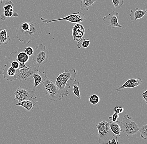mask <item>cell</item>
I'll use <instances>...</instances> for the list:
<instances>
[{
	"instance_id": "6",
	"label": "cell",
	"mask_w": 147,
	"mask_h": 144,
	"mask_svg": "<svg viewBox=\"0 0 147 144\" xmlns=\"http://www.w3.org/2000/svg\"><path fill=\"white\" fill-rule=\"evenodd\" d=\"M43 83L49 97V100L54 102L59 101L62 100L63 97L55 82L48 78Z\"/></svg>"
},
{
	"instance_id": "34",
	"label": "cell",
	"mask_w": 147,
	"mask_h": 144,
	"mask_svg": "<svg viewBox=\"0 0 147 144\" xmlns=\"http://www.w3.org/2000/svg\"><path fill=\"white\" fill-rule=\"evenodd\" d=\"M4 0H0V3H2Z\"/></svg>"
},
{
	"instance_id": "25",
	"label": "cell",
	"mask_w": 147,
	"mask_h": 144,
	"mask_svg": "<svg viewBox=\"0 0 147 144\" xmlns=\"http://www.w3.org/2000/svg\"><path fill=\"white\" fill-rule=\"evenodd\" d=\"M89 100L90 102L93 105H96L99 103L100 100V97L96 94L91 95L89 97Z\"/></svg>"
},
{
	"instance_id": "31",
	"label": "cell",
	"mask_w": 147,
	"mask_h": 144,
	"mask_svg": "<svg viewBox=\"0 0 147 144\" xmlns=\"http://www.w3.org/2000/svg\"><path fill=\"white\" fill-rule=\"evenodd\" d=\"M142 96L143 99L145 100L146 103L147 102V90H145L142 93Z\"/></svg>"
},
{
	"instance_id": "24",
	"label": "cell",
	"mask_w": 147,
	"mask_h": 144,
	"mask_svg": "<svg viewBox=\"0 0 147 144\" xmlns=\"http://www.w3.org/2000/svg\"><path fill=\"white\" fill-rule=\"evenodd\" d=\"M14 4L12 1L10 0H6L5 2L3 10L4 11H13V8Z\"/></svg>"
},
{
	"instance_id": "12",
	"label": "cell",
	"mask_w": 147,
	"mask_h": 144,
	"mask_svg": "<svg viewBox=\"0 0 147 144\" xmlns=\"http://www.w3.org/2000/svg\"><path fill=\"white\" fill-rule=\"evenodd\" d=\"M142 82L141 78H130L127 80L123 84L118 86L116 88L117 92H122L125 89L133 88L140 86Z\"/></svg>"
},
{
	"instance_id": "20",
	"label": "cell",
	"mask_w": 147,
	"mask_h": 144,
	"mask_svg": "<svg viewBox=\"0 0 147 144\" xmlns=\"http://www.w3.org/2000/svg\"><path fill=\"white\" fill-rule=\"evenodd\" d=\"M97 0H81L80 9L82 11H88L90 7L93 5Z\"/></svg>"
},
{
	"instance_id": "13",
	"label": "cell",
	"mask_w": 147,
	"mask_h": 144,
	"mask_svg": "<svg viewBox=\"0 0 147 144\" xmlns=\"http://www.w3.org/2000/svg\"><path fill=\"white\" fill-rule=\"evenodd\" d=\"M85 30L83 25L77 23L74 25L72 28V37L74 41H79L85 34Z\"/></svg>"
},
{
	"instance_id": "18",
	"label": "cell",
	"mask_w": 147,
	"mask_h": 144,
	"mask_svg": "<svg viewBox=\"0 0 147 144\" xmlns=\"http://www.w3.org/2000/svg\"><path fill=\"white\" fill-rule=\"evenodd\" d=\"M110 130L113 132L115 135H116L117 137L120 136V133L121 132V127L117 121L113 122L110 121L108 122Z\"/></svg>"
},
{
	"instance_id": "14",
	"label": "cell",
	"mask_w": 147,
	"mask_h": 144,
	"mask_svg": "<svg viewBox=\"0 0 147 144\" xmlns=\"http://www.w3.org/2000/svg\"><path fill=\"white\" fill-rule=\"evenodd\" d=\"M38 103V100L36 96L29 100H24L16 104V106H22L25 108L28 112L33 111L34 107Z\"/></svg>"
},
{
	"instance_id": "32",
	"label": "cell",
	"mask_w": 147,
	"mask_h": 144,
	"mask_svg": "<svg viewBox=\"0 0 147 144\" xmlns=\"http://www.w3.org/2000/svg\"><path fill=\"white\" fill-rule=\"evenodd\" d=\"M111 117L117 119L119 118V115L117 114H116L114 113L113 115H111Z\"/></svg>"
},
{
	"instance_id": "27",
	"label": "cell",
	"mask_w": 147,
	"mask_h": 144,
	"mask_svg": "<svg viewBox=\"0 0 147 144\" xmlns=\"http://www.w3.org/2000/svg\"><path fill=\"white\" fill-rule=\"evenodd\" d=\"M115 9H119L124 4V0H112Z\"/></svg>"
},
{
	"instance_id": "15",
	"label": "cell",
	"mask_w": 147,
	"mask_h": 144,
	"mask_svg": "<svg viewBox=\"0 0 147 144\" xmlns=\"http://www.w3.org/2000/svg\"><path fill=\"white\" fill-rule=\"evenodd\" d=\"M32 78L34 82V88H35L45 81L48 77L45 72L38 70L33 74Z\"/></svg>"
},
{
	"instance_id": "5",
	"label": "cell",
	"mask_w": 147,
	"mask_h": 144,
	"mask_svg": "<svg viewBox=\"0 0 147 144\" xmlns=\"http://www.w3.org/2000/svg\"><path fill=\"white\" fill-rule=\"evenodd\" d=\"M48 51L46 49V46L40 44L34 49L33 60L39 68L47 62L49 58Z\"/></svg>"
},
{
	"instance_id": "2",
	"label": "cell",
	"mask_w": 147,
	"mask_h": 144,
	"mask_svg": "<svg viewBox=\"0 0 147 144\" xmlns=\"http://www.w3.org/2000/svg\"><path fill=\"white\" fill-rule=\"evenodd\" d=\"M77 75L76 69L72 68L69 70H64V72L58 74L55 83L62 96H67L69 94V89L71 86L67 83L68 80L73 81Z\"/></svg>"
},
{
	"instance_id": "21",
	"label": "cell",
	"mask_w": 147,
	"mask_h": 144,
	"mask_svg": "<svg viewBox=\"0 0 147 144\" xmlns=\"http://www.w3.org/2000/svg\"><path fill=\"white\" fill-rule=\"evenodd\" d=\"M18 14L16 12H14L11 11H4L0 16V19L2 21H5L7 18L12 17H18Z\"/></svg>"
},
{
	"instance_id": "22",
	"label": "cell",
	"mask_w": 147,
	"mask_h": 144,
	"mask_svg": "<svg viewBox=\"0 0 147 144\" xmlns=\"http://www.w3.org/2000/svg\"><path fill=\"white\" fill-rule=\"evenodd\" d=\"M17 59L19 63L25 64L29 61V56L24 52H20L19 51L17 54Z\"/></svg>"
},
{
	"instance_id": "4",
	"label": "cell",
	"mask_w": 147,
	"mask_h": 144,
	"mask_svg": "<svg viewBox=\"0 0 147 144\" xmlns=\"http://www.w3.org/2000/svg\"><path fill=\"white\" fill-rule=\"evenodd\" d=\"M98 132V143L100 144H108V142L115 135L110 130L109 123L105 120L96 125Z\"/></svg>"
},
{
	"instance_id": "17",
	"label": "cell",
	"mask_w": 147,
	"mask_h": 144,
	"mask_svg": "<svg viewBox=\"0 0 147 144\" xmlns=\"http://www.w3.org/2000/svg\"><path fill=\"white\" fill-rule=\"evenodd\" d=\"M10 41L11 39L8 35L7 30L0 28V46L8 44Z\"/></svg>"
},
{
	"instance_id": "29",
	"label": "cell",
	"mask_w": 147,
	"mask_h": 144,
	"mask_svg": "<svg viewBox=\"0 0 147 144\" xmlns=\"http://www.w3.org/2000/svg\"><path fill=\"white\" fill-rule=\"evenodd\" d=\"M108 144H119L117 137L115 135L108 142Z\"/></svg>"
},
{
	"instance_id": "7",
	"label": "cell",
	"mask_w": 147,
	"mask_h": 144,
	"mask_svg": "<svg viewBox=\"0 0 147 144\" xmlns=\"http://www.w3.org/2000/svg\"><path fill=\"white\" fill-rule=\"evenodd\" d=\"M85 17L84 14L82 13L78 12L73 13L71 14L67 15L66 17L59 19H54V20H49L45 19L41 17L40 18L42 22L45 23L49 24L50 23L58 21H65L72 23H80L82 22L85 20Z\"/></svg>"
},
{
	"instance_id": "11",
	"label": "cell",
	"mask_w": 147,
	"mask_h": 144,
	"mask_svg": "<svg viewBox=\"0 0 147 144\" xmlns=\"http://www.w3.org/2000/svg\"><path fill=\"white\" fill-rule=\"evenodd\" d=\"M17 70L12 67L9 62L5 65L3 71V78L9 82L15 81L17 79Z\"/></svg>"
},
{
	"instance_id": "8",
	"label": "cell",
	"mask_w": 147,
	"mask_h": 144,
	"mask_svg": "<svg viewBox=\"0 0 147 144\" xmlns=\"http://www.w3.org/2000/svg\"><path fill=\"white\" fill-rule=\"evenodd\" d=\"M36 90L34 88H28L24 86H20L15 91V100H18V102L26 100H29L34 97Z\"/></svg>"
},
{
	"instance_id": "19",
	"label": "cell",
	"mask_w": 147,
	"mask_h": 144,
	"mask_svg": "<svg viewBox=\"0 0 147 144\" xmlns=\"http://www.w3.org/2000/svg\"><path fill=\"white\" fill-rule=\"evenodd\" d=\"M80 82L78 79L74 80L73 81V92L78 100L81 98L80 90Z\"/></svg>"
},
{
	"instance_id": "30",
	"label": "cell",
	"mask_w": 147,
	"mask_h": 144,
	"mask_svg": "<svg viewBox=\"0 0 147 144\" xmlns=\"http://www.w3.org/2000/svg\"><path fill=\"white\" fill-rule=\"evenodd\" d=\"M124 109L123 108H121V107H116L114 108V113L117 114L119 115V114L123 113V112L124 111Z\"/></svg>"
},
{
	"instance_id": "33",
	"label": "cell",
	"mask_w": 147,
	"mask_h": 144,
	"mask_svg": "<svg viewBox=\"0 0 147 144\" xmlns=\"http://www.w3.org/2000/svg\"><path fill=\"white\" fill-rule=\"evenodd\" d=\"M3 71V69L2 68H0V75L2 74Z\"/></svg>"
},
{
	"instance_id": "28",
	"label": "cell",
	"mask_w": 147,
	"mask_h": 144,
	"mask_svg": "<svg viewBox=\"0 0 147 144\" xmlns=\"http://www.w3.org/2000/svg\"><path fill=\"white\" fill-rule=\"evenodd\" d=\"M24 52L28 56H31L34 54V49L31 47H28L25 49Z\"/></svg>"
},
{
	"instance_id": "26",
	"label": "cell",
	"mask_w": 147,
	"mask_h": 144,
	"mask_svg": "<svg viewBox=\"0 0 147 144\" xmlns=\"http://www.w3.org/2000/svg\"><path fill=\"white\" fill-rule=\"evenodd\" d=\"M140 137L142 139L146 140L147 139V125H143L140 128H139Z\"/></svg>"
},
{
	"instance_id": "9",
	"label": "cell",
	"mask_w": 147,
	"mask_h": 144,
	"mask_svg": "<svg viewBox=\"0 0 147 144\" xmlns=\"http://www.w3.org/2000/svg\"><path fill=\"white\" fill-rule=\"evenodd\" d=\"M38 70L35 67L30 66L19 69L17 70V79L21 82L32 78L33 74Z\"/></svg>"
},
{
	"instance_id": "23",
	"label": "cell",
	"mask_w": 147,
	"mask_h": 144,
	"mask_svg": "<svg viewBox=\"0 0 147 144\" xmlns=\"http://www.w3.org/2000/svg\"><path fill=\"white\" fill-rule=\"evenodd\" d=\"M90 41L89 39L82 38L77 43V46L78 49H80L82 48H87L90 45Z\"/></svg>"
},
{
	"instance_id": "10",
	"label": "cell",
	"mask_w": 147,
	"mask_h": 144,
	"mask_svg": "<svg viewBox=\"0 0 147 144\" xmlns=\"http://www.w3.org/2000/svg\"><path fill=\"white\" fill-rule=\"evenodd\" d=\"M119 17V13L113 11L110 13L103 17V21L106 25L110 26L112 28H122L123 26L118 23Z\"/></svg>"
},
{
	"instance_id": "1",
	"label": "cell",
	"mask_w": 147,
	"mask_h": 144,
	"mask_svg": "<svg viewBox=\"0 0 147 144\" xmlns=\"http://www.w3.org/2000/svg\"><path fill=\"white\" fill-rule=\"evenodd\" d=\"M16 34V38L20 42L28 44L39 37L41 30L37 23L24 22L17 26Z\"/></svg>"
},
{
	"instance_id": "16",
	"label": "cell",
	"mask_w": 147,
	"mask_h": 144,
	"mask_svg": "<svg viewBox=\"0 0 147 144\" xmlns=\"http://www.w3.org/2000/svg\"><path fill=\"white\" fill-rule=\"evenodd\" d=\"M147 10L145 11L136 8L133 10H131L129 14V18L132 21H135L138 19L143 18L146 14Z\"/></svg>"
},
{
	"instance_id": "3",
	"label": "cell",
	"mask_w": 147,
	"mask_h": 144,
	"mask_svg": "<svg viewBox=\"0 0 147 144\" xmlns=\"http://www.w3.org/2000/svg\"><path fill=\"white\" fill-rule=\"evenodd\" d=\"M121 127V131L125 135L129 136L133 135L138 133L139 128L136 122L133 121V117L125 115L121 121H117Z\"/></svg>"
}]
</instances>
